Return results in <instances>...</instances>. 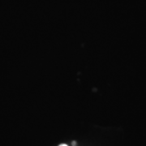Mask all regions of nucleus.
<instances>
[{
	"label": "nucleus",
	"instance_id": "obj_1",
	"mask_svg": "<svg viewBox=\"0 0 146 146\" xmlns=\"http://www.w3.org/2000/svg\"><path fill=\"white\" fill-rule=\"evenodd\" d=\"M59 146H68L67 145H59Z\"/></svg>",
	"mask_w": 146,
	"mask_h": 146
}]
</instances>
